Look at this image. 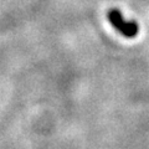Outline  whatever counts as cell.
<instances>
[{"instance_id": "obj_1", "label": "cell", "mask_w": 149, "mask_h": 149, "mask_svg": "<svg viewBox=\"0 0 149 149\" xmlns=\"http://www.w3.org/2000/svg\"><path fill=\"white\" fill-rule=\"evenodd\" d=\"M107 19L117 31L127 37H134L138 34V25L134 21H125L118 9H111L107 13Z\"/></svg>"}]
</instances>
